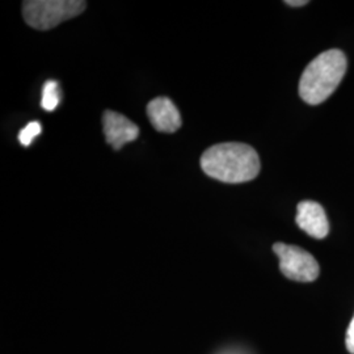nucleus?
I'll list each match as a JSON object with an SVG mask.
<instances>
[{"instance_id":"nucleus-1","label":"nucleus","mask_w":354,"mask_h":354,"mask_svg":"<svg viewBox=\"0 0 354 354\" xmlns=\"http://www.w3.org/2000/svg\"><path fill=\"white\" fill-rule=\"evenodd\" d=\"M201 168L207 176L218 181L241 184L257 177L260 158L248 145L238 142L219 143L203 152Z\"/></svg>"},{"instance_id":"nucleus-3","label":"nucleus","mask_w":354,"mask_h":354,"mask_svg":"<svg viewBox=\"0 0 354 354\" xmlns=\"http://www.w3.org/2000/svg\"><path fill=\"white\" fill-rule=\"evenodd\" d=\"M86 7L83 0H28L23 3V16L28 26L48 30L79 16Z\"/></svg>"},{"instance_id":"nucleus-8","label":"nucleus","mask_w":354,"mask_h":354,"mask_svg":"<svg viewBox=\"0 0 354 354\" xmlns=\"http://www.w3.org/2000/svg\"><path fill=\"white\" fill-rule=\"evenodd\" d=\"M59 84L55 80H48L42 88L41 106L48 112H53L59 105Z\"/></svg>"},{"instance_id":"nucleus-2","label":"nucleus","mask_w":354,"mask_h":354,"mask_svg":"<svg viewBox=\"0 0 354 354\" xmlns=\"http://www.w3.org/2000/svg\"><path fill=\"white\" fill-rule=\"evenodd\" d=\"M346 73V58L340 50L332 49L319 54L304 68L299 80V96L310 105L326 102L342 83Z\"/></svg>"},{"instance_id":"nucleus-7","label":"nucleus","mask_w":354,"mask_h":354,"mask_svg":"<svg viewBox=\"0 0 354 354\" xmlns=\"http://www.w3.org/2000/svg\"><path fill=\"white\" fill-rule=\"evenodd\" d=\"M147 115L152 127L160 133H175L183 124L176 105L168 97H156L149 102Z\"/></svg>"},{"instance_id":"nucleus-6","label":"nucleus","mask_w":354,"mask_h":354,"mask_svg":"<svg viewBox=\"0 0 354 354\" xmlns=\"http://www.w3.org/2000/svg\"><path fill=\"white\" fill-rule=\"evenodd\" d=\"M295 222L298 227L315 239H324L328 235V218L323 206L315 201L298 203Z\"/></svg>"},{"instance_id":"nucleus-5","label":"nucleus","mask_w":354,"mask_h":354,"mask_svg":"<svg viewBox=\"0 0 354 354\" xmlns=\"http://www.w3.org/2000/svg\"><path fill=\"white\" fill-rule=\"evenodd\" d=\"M102 129L106 143L114 150H121L140 136V127L125 115L113 111H106L102 115Z\"/></svg>"},{"instance_id":"nucleus-4","label":"nucleus","mask_w":354,"mask_h":354,"mask_svg":"<svg viewBox=\"0 0 354 354\" xmlns=\"http://www.w3.org/2000/svg\"><path fill=\"white\" fill-rule=\"evenodd\" d=\"M273 251L279 256V269L285 277L298 282H313L317 279L320 268L311 253L297 245L276 243Z\"/></svg>"},{"instance_id":"nucleus-10","label":"nucleus","mask_w":354,"mask_h":354,"mask_svg":"<svg viewBox=\"0 0 354 354\" xmlns=\"http://www.w3.org/2000/svg\"><path fill=\"white\" fill-rule=\"evenodd\" d=\"M345 342H346V349L349 351V353L354 354V317L349 324L348 332H346Z\"/></svg>"},{"instance_id":"nucleus-9","label":"nucleus","mask_w":354,"mask_h":354,"mask_svg":"<svg viewBox=\"0 0 354 354\" xmlns=\"http://www.w3.org/2000/svg\"><path fill=\"white\" fill-rule=\"evenodd\" d=\"M41 130H42V127H41V124L38 122V121H32L30 124H28L21 131H20V134H19V140H20V143L23 145V146H30V143L33 142V140L41 134Z\"/></svg>"},{"instance_id":"nucleus-11","label":"nucleus","mask_w":354,"mask_h":354,"mask_svg":"<svg viewBox=\"0 0 354 354\" xmlns=\"http://www.w3.org/2000/svg\"><path fill=\"white\" fill-rule=\"evenodd\" d=\"M285 3H286L288 6H290V7H302V6L308 4L307 0H286Z\"/></svg>"}]
</instances>
